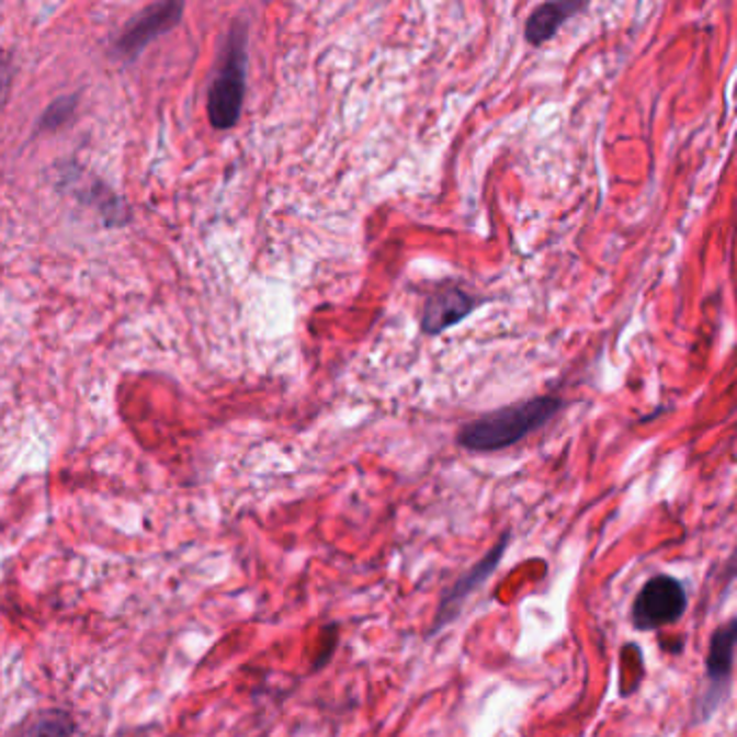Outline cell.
<instances>
[{"instance_id":"7a4b0ae2","label":"cell","mask_w":737,"mask_h":737,"mask_svg":"<svg viewBox=\"0 0 737 737\" xmlns=\"http://www.w3.org/2000/svg\"><path fill=\"white\" fill-rule=\"evenodd\" d=\"M247 24L234 22L222 66L208 89V120L215 131H229L238 124L247 91Z\"/></svg>"},{"instance_id":"6da1fadb","label":"cell","mask_w":737,"mask_h":737,"mask_svg":"<svg viewBox=\"0 0 737 737\" xmlns=\"http://www.w3.org/2000/svg\"><path fill=\"white\" fill-rule=\"evenodd\" d=\"M563 400L556 396H536L532 400L491 411L467 422L456 442L469 452H496L525 440L530 433L545 427L560 409Z\"/></svg>"},{"instance_id":"8992f818","label":"cell","mask_w":737,"mask_h":737,"mask_svg":"<svg viewBox=\"0 0 737 737\" xmlns=\"http://www.w3.org/2000/svg\"><path fill=\"white\" fill-rule=\"evenodd\" d=\"M478 305L480 301L461 286H445L424 301L420 327L427 336H438L467 318Z\"/></svg>"},{"instance_id":"3957f363","label":"cell","mask_w":737,"mask_h":737,"mask_svg":"<svg viewBox=\"0 0 737 737\" xmlns=\"http://www.w3.org/2000/svg\"><path fill=\"white\" fill-rule=\"evenodd\" d=\"M688 608L685 587L670 576L651 578L632 605V623L638 632H656L677 623Z\"/></svg>"},{"instance_id":"30bf717a","label":"cell","mask_w":737,"mask_h":737,"mask_svg":"<svg viewBox=\"0 0 737 737\" xmlns=\"http://www.w3.org/2000/svg\"><path fill=\"white\" fill-rule=\"evenodd\" d=\"M76 721L64 710H48L31 718L15 737H75Z\"/></svg>"},{"instance_id":"7c38bea8","label":"cell","mask_w":737,"mask_h":737,"mask_svg":"<svg viewBox=\"0 0 737 737\" xmlns=\"http://www.w3.org/2000/svg\"><path fill=\"white\" fill-rule=\"evenodd\" d=\"M11 80H13V61L4 50H0V106L7 102Z\"/></svg>"},{"instance_id":"5b68a950","label":"cell","mask_w":737,"mask_h":737,"mask_svg":"<svg viewBox=\"0 0 737 737\" xmlns=\"http://www.w3.org/2000/svg\"><path fill=\"white\" fill-rule=\"evenodd\" d=\"M509 538H511V534L507 532V534L496 543V547H494L483 560H478L465 576H461V578L454 582L452 589L443 594L442 605H440V610H438V619H435V625H433V634L440 632L443 625H447V623L458 614V608L463 605V601H465L474 590L478 589V587H480V585H483V582L498 569L500 560H502V556H504V552H507Z\"/></svg>"},{"instance_id":"9c48e42d","label":"cell","mask_w":737,"mask_h":737,"mask_svg":"<svg viewBox=\"0 0 737 737\" xmlns=\"http://www.w3.org/2000/svg\"><path fill=\"white\" fill-rule=\"evenodd\" d=\"M78 197L80 202L95 206V211L102 215V219L109 227L124 225L131 219L128 208L122 202V197H117L102 180H93L91 186H82V191H78Z\"/></svg>"},{"instance_id":"ba28073f","label":"cell","mask_w":737,"mask_h":737,"mask_svg":"<svg viewBox=\"0 0 737 737\" xmlns=\"http://www.w3.org/2000/svg\"><path fill=\"white\" fill-rule=\"evenodd\" d=\"M736 619L723 625L712 638L710 654H707V679L714 688L729 685V677L734 670V656H736Z\"/></svg>"},{"instance_id":"277c9868","label":"cell","mask_w":737,"mask_h":737,"mask_svg":"<svg viewBox=\"0 0 737 737\" xmlns=\"http://www.w3.org/2000/svg\"><path fill=\"white\" fill-rule=\"evenodd\" d=\"M182 11L184 2L175 0L149 4L117 37V42L113 44V57L120 61H135L154 39H158L162 33L180 22Z\"/></svg>"},{"instance_id":"8fae6325","label":"cell","mask_w":737,"mask_h":737,"mask_svg":"<svg viewBox=\"0 0 737 737\" xmlns=\"http://www.w3.org/2000/svg\"><path fill=\"white\" fill-rule=\"evenodd\" d=\"M76 102H78V95H64V98H57L46 111L44 115L39 117V124H37V133H55L59 128H64L76 111Z\"/></svg>"},{"instance_id":"52a82bcc","label":"cell","mask_w":737,"mask_h":737,"mask_svg":"<svg viewBox=\"0 0 737 737\" xmlns=\"http://www.w3.org/2000/svg\"><path fill=\"white\" fill-rule=\"evenodd\" d=\"M585 7L587 4L580 2V0H554V2L538 4L530 13V18L525 20V26H523V35H525L528 44L543 46L565 26V22H569V18H574Z\"/></svg>"}]
</instances>
